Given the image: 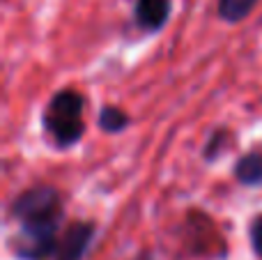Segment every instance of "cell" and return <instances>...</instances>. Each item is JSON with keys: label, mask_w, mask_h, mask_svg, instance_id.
I'll use <instances>...</instances> for the list:
<instances>
[{"label": "cell", "mask_w": 262, "mask_h": 260, "mask_svg": "<svg viewBox=\"0 0 262 260\" xmlns=\"http://www.w3.org/2000/svg\"><path fill=\"white\" fill-rule=\"evenodd\" d=\"M170 0H136L134 16L143 30L157 32L166 26L168 16H170Z\"/></svg>", "instance_id": "277c9868"}, {"label": "cell", "mask_w": 262, "mask_h": 260, "mask_svg": "<svg viewBox=\"0 0 262 260\" xmlns=\"http://www.w3.org/2000/svg\"><path fill=\"white\" fill-rule=\"evenodd\" d=\"M83 95L76 90H60L51 97V101L44 109V129L60 147L76 145L85 134L83 122Z\"/></svg>", "instance_id": "7a4b0ae2"}, {"label": "cell", "mask_w": 262, "mask_h": 260, "mask_svg": "<svg viewBox=\"0 0 262 260\" xmlns=\"http://www.w3.org/2000/svg\"><path fill=\"white\" fill-rule=\"evenodd\" d=\"M12 216L21 224L16 256L21 260H49L58 251V228L64 216L58 189L39 184L23 191L12 203Z\"/></svg>", "instance_id": "6da1fadb"}, {"label": "cell", "mask_w": 262, "mask_h": 260, "mask_svg": "<svg viewBox=\"0 0 262 260\" xmlns=\"http://www.w3.org/2000/svg\"><path fill=\"white\" fill-rule=\"evenodd\" d=\"M258 0H219V16L228 23H239L253 12Z\"/></svg>", "instance_id": "8992f818"}, {"label": "cell", "mask_w": 262, "mask_h": 260, "mask_svg": "<svg viewBox=\"0 0 262 260\" xmlns=\"http://www.w3.org/2000/svg\"><path fill=\"white\" fill-rule=\"evenodd\" d=\"M95 235V224L90 221H76L72 224L64 235L60 237L58 251H55V260H81L85 256L88 247Z\"/></svg>", "instance_id": "3957f363"}, {"label": "cell", "mask_w": 262, "mask_h": 260, "mask_svg": "<svg viewBox=\"0 0 262 260\" xmlns=\"http://www.w3.org/2000/svg\"><path fill=\"white\" fill-rule=\"evenodd\" d=\"M129 124V115L118 106H104L99 113V127L108 134H120Z\"/></svg>", "instance_id": "52a82bcc"}, {"label": "cell", "mask_w": 262, "mask_h": 260, "mask_svg": "<svg viewBox=\"0 0 262 260\" xmlns=\"http://www.w3.org/2000/svg\"><path fill=\"white\" fill-rule=\"evenodd\" d=\"M249 235H251V247H253L255 256L262 258V216H255L253 219Z\"/></svg>", "instance_id": "9c48e42d"}, {"label": "cell", "mask_w": 262, "mask_h": 260, "mask_svg": "<svg viewBox=\"0 0 262 260\" xmlns=\"http://www.w3.org/2000/svg\"><path fill=\"white\" fill-rule=\"evenodd\" d=\"M235 178L244 187H262V152H249L235 164Z\"/></svg>", "instance_id": "5b68a950"}, {"label": "cell", "mask_w": 262, "mask_h": 260, "mask_svg": "<svg viewBox=\"0 0 262 260\" xmlns=\"http://www.w3.org/2000/svg\"><path fill=\"white\" fill-rule=\"evenodd\" d=\"M228 141H230V134H228L226 129H219V132H214L212 136H209V141H207V145H205V150H203V152H205V159H207V161H214L223 150H226Z\"/></svg>", "instance_id": "ba28073f"}]
</instances>
